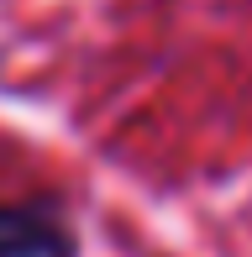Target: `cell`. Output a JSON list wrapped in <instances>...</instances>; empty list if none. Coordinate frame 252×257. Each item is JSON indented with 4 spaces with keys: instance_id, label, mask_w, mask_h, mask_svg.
I'll return each instance as SVG.
<instances>
[{
    "instance_id": "cell-1",
    "label": "cell",
    "mask_w": 252,
    "mask_h": 257,
    "mask_svg": "<svg viewBox=\"0 0 252 257\" xmlns=\"http://www.w3.org/2000/svg\"><path fill=\"white\" fill-rule=\"evenodd\" d=\"M0 257H74V231L53 205H0Z\"/></svg>"
}]
</instances>
